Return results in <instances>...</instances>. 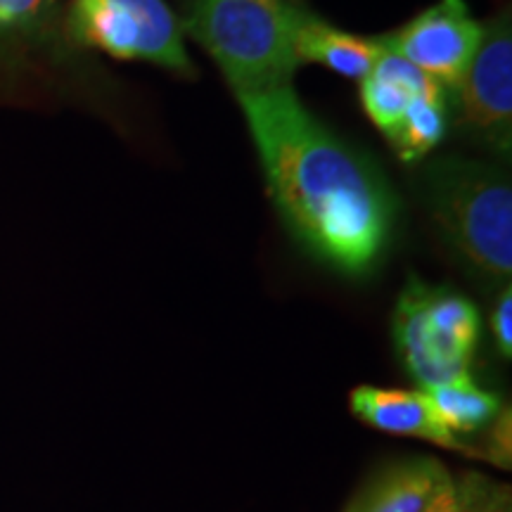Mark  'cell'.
<instances>
[{"mask_svg": "<svg viewBox=\"0 0 512 512\" xmlns=\"http://www.w3.org/2000/svg\"><path fill=\"white\" fill-rule=\"evenodd\" d=\"M294 53L302 64L316 62L347 79H363L380 55V38L354 36L302 8L294 27Z\"/></svg>", "mask_w": 512, "mask_h": 512, "instance_id": "11", "label": "cell"}, {"mask_svg": "<svg viewBox=\"0 0 512 512\" xmlns=\"http://www.w3.org/2000/svg\"><path fill=\"white\" fill-rule=\"evenodd\" d=\"M351 413L366 422L377 432L396 434V437H415L448 451L479 456L475 448L463 444L456 434H451L434 415L430 401L422 392L408 389H384V387H356L349 396Z\"/></svg>", "mask_w": 512, "mask_h": 512, "instance_id": "8", "label": "cell"}, {"mask_svg": "<svg viewBox=\"0 0 512 512\" xmlns=\"http://www.w3.org/2000/svg\"><path fill=\"white\" fill-rule=\"evenodd\" d=\"M67 27L83 48L195 74L181 22L164 0H74Z\"/></svg>", "mask_w": 512, "mask_h": 512, "instance_id": "5", "label": "cell"}, {"mask_svg": "<svg viewBox=\"0 0 512 512\" xmlns=\"http://www.w3.org/2000/svg\"><path fill=\"white\" fill-rule=\"evenodd\" d=\"M448 131V102L441 86L425 93L408 110L406 117L387 140L394 145L401 162L413 164L432 152Z\"/></svg>", "mask_w": 512, "mask_h": 512, "instance_id": "13", "label": "cell"}, {"mask_svg": "<svg viewBox=\"0 0 512 512\" xmlns=\"http://www.w3.org/2000/svg\"><path fill=\"white\" fill-rule=\"evenodd\" d=\"M458 121L470 136L510 152L512 143V27L510 15L484 24V36L456 88Z\"/></svg>", "mask_w": 512, "mask_h": 512, "instance_id": "6", "label": "cell"}, {"mask_svg": "<svg viewBox=\"0 0 512 512\" xmlns=\"http://www.w3.org/2000/svg\"><path fill=\"white\" fill-rule=\"evenodd\" d=\"M422 512H512V494L508 484L482 472H463L451 477Z\"/></svg>", "mask_w": 512, "mask_h": 512, "instance_id": "14", "label": "cell"}, {"mask_svg": "<svg viewBox=\"0 0 512 512\" xmlns=\"http://www.w3.org/2000/svg\"><path fill=\"white\" fill-rule=\"evenodd\" d=\"M294 0H192L185 29L214 57L235 95L290 86L302 67L294 53Z\"/></svg>", "mask_w": 512, "mask_h": 512, "instance_id": "2", "label": "cell"}, {"mask_svg": "<svg viewBox=\"0 0 512 512\" xmlns=\"http://www.w3.org/2000/svg\"><path fill=\"white\" fill-rule=\"evenodd\" d=\"M427 202L437 226L479 278L508 283L512 273V185L498 166L441 159L427 171Z\"/></svg>", "mask_w": 512, "mask_h": 512, "instance_id": "3", "label": "cell"}, {"mask_svg": "<svg viewBox=\"0 0 512 512\" xmlns=\"http://www.w3.org/2000/svg\"><path fill=\"white\" fill-rule=\"evenodd\" d=\"M439 83L387 46L380 38V55L361 79L363 110L384 136H392L408 110Z\"/></svg>", "mask_w": 512, "mask_h": 512, "instance_id": "10", "label": "cell"}, {"mask_svg": "<svg viewBox=\"0 0 512 512\" xmlns=\"http://www.w3.org/2000/svg\"><path fill=\"white\" fill-rule=\"evenodd\" d=\"M484 36V24L465 0H437L396 34L380 36L403 60L453 91L470 67Z\"/></svg>", "mask_w": 512, "mask_h": 512, "instance_id": "7", "label": "cell"}, {"mask_svg": "<svg viewBox=\"0 0 512 512\" xmlns=\"http://www.w3.org/2000/svg\"><path fill=\"white\" fill-rule=\"evenodd\" d=\"M491 330H494L498 351L503 358L512 356V290L505 285V290L498 297L496 309L491 313Z\"/></svg>", "mask_w": 512, "mask_h": 512, "instance_id": "16", "label": "cell"}, {"mask_svg": "<svg viewBox=\"0 0 512 512\" xmlns=\"http://www.w3.org/2000/svg\"><path fill=\"white\" fill-rule=\"evenodd\" d=\"M451 477L446 465L432 456L396 460L375 472L344 512H422Z\"/></svg>", "mask_w": 512, "mask_h": 512, "instance_id": "9", "label": "cell"}, {"mask_svg": "<svg viewBox=\"0 0 512 512\" xmlns=\"http://www.w3.org/2000/svg\"><path fill=\"white\" fill-rule=\"evenodd\" d=\"M434 415L451 434H472L489 427L501 415V399L479 387L470 373L437 387L422 389Z\"/></svg>", "mask_w": 512, "mask_h": 512, "instance_id": "12", "label": "cell"}, {"mask_svg": "<svg viewBox=\"0 0 512 512\" xmlns=\"http://www.w3.org/2000/svg\"><path fill=\"white\" fill-rule=\"evenodd\" d=\"M238 100L268 192L294 238L337 271H373L396 219V200L380 171L320 124L292 86Z\"/></svg>", "mask_w": 512, "mask_h": 512, "instance_id": "1", "label": "cell"}, {"mask_svg": "<svg viewBox=\"0 0 512 512\" xmlns=\"http://www.w3.org/2000/svg\"><path fill=\"white\" fill-rule=\"evenodd\" d=\"M392 332L406 373L430 389L470 373L482 318L460 292L413 275L396 299Z\"/></svg>", "mask_w": 512, "mask_h": 512, "instance_id": "4", "label": "cell"}, {"mask_svg": "<svg viewBox=\"0 0 512 512\" xmlns=\"http://www.w3.org/2000/svg\"><path fill=\"white\" fill-rule=\"evenodd\" d=\"M46 0H0V29H27L41 19Z\"/></svg>", "mask_w": 512, "mask_h": 512, "instance_id": "15", "label": "cell"}]
</instances>
